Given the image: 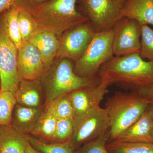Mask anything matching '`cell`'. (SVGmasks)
<instances>
[{"instance_id": "52a82bcc", "label": "cell", "mask_w": 153, "mask_h": 153, "mask_svg": "<svg viewBox=\"0 0 153 153\" xmlns=\"http://www.w3.org/2000/svg\"><path fill=\"white\" fill-rule=\"evenodd\" d=\"M109 119L105 108H93L76 116L71 141L77 149L109 130Z\"/></svg>"}, {"instance_id": "484cf974", "label": "cell", "mask_w": 153, "mask_h": 153, "mask_svg": "<svg viewBox=\"0 0 153 153\" xmlns=\"http://www.w3.org/2000/svg\"><path fill=\"white\" fill-rule=\"evenodd\" d=\"M140 55L143 58L153 61V30L147 25H141Z\"/></svg>"}, {"instance_id": "4fadbf2b", "label": "cell", "mask_w": 153, "mask_h": 153, "mask_svg": "<svg viewBox=\"0 0 153 153\" xmlns=\"http://www.w3.org/2000/svg\"><path fill=\"white\" fill-rule=\"evenodd\" d=\"M113 140L122 142L153 143V123L149 108L135 122Z\"/></svg>"}, {"instance_id": "e0dca14e", "label": "cell", "mask_w": 153, "mask_h": 153, "mask_svg": "<svg viewBox=\"0 0 153 153\" xmlns=\"http://www.w3.org/2000/svg\"><path fill=\"white\" fill-rule=\"evenodd\" d=\"M40 79L21 80L14 95L17 103L29 107L41 108L43 85Z\"/></svg>"}, {"instance_id": "5bb4252c", "label": "cell", "mask_w": 153, "mask_h": 153, "mask_svg": "<svg viewBox=\"0 0 153 153\" xmlns=\"http://www.w3.org/2000/svg\"><path fill=\"white\" fill-rule=\"evenodd\" d=\"M59 38L52 31L38 29L28 41L38 49L47 68L56 57L59 48Z\"/></svg>"}, {"instance_id": "30bf717a", "label": "cell", "mask_w": 153, "mask_h": 153, "mask_svg": "<svg viewBox=\"0 0 153 153\" xmlns=\"http://www.w3.org/2000/svg\"><path fill=\"white\" fill-rule=\"evenodd\" d=\"M113 28L114 31L113 50L116 56L139 53L141 29L139 23L135 20L123 18Z\"/></svg>"}, {"instance_id": "f1b7e54d", "label": "cell", "mask_w": 153, "mask_h": 153, "mask_svg": "<svg viewBox=\"0 0 153 153\" xmlns=\"http://www.w3.org/2000/svg\"><path fill=\"white\" fill-rule=\"evenodd\" d=\"M49 0H19L18 3L28 11L32 10Z\"/></svg>"}, {"instance_id": "f546056e", "label": "cell", "mask_w": 153, "mask_h": 153, "mask_svg": "<svg viewBox=\"0 0 153 153\" xmlns=\"http://www.w3.org/2000/svg\"><path fill=\"white\" fill-rule=\"evenodd\" d=\"M137 91L142 95L149 99L151 102H153V83L142 88Z\"/></svg>"}, {"instance_id": "2e32d148", "label": "cell", "mask_w": 153, "mask_h": 153, "mask_svg": "<svg viewBox=\"0 0 153 153\" xmlns=\"http://www.w3.org/2000/svg\"><path fill=\"white\" fill-rule=\"evenodd\" d=\"M122 18L135 20L140 25L153 26V0H125Z\"/></svg>"}, {"instance_id": "44dd1931", "label": "cell", "mask_w": 153, "mask_h": 153, "mask_svg": "<svg viewBox=\"0 0 153 153\" xmlns=\"http://www.w3.org/2000/svg\"><path fill=\"white\" fill-rule=\"evenodd\" d=\"M56 123L57 119L45 111L41 113L30 133L54 142Z\"/></svg>"}, {"instance_id": "836d02e7", "label": "cell", "mask_w": 153, "mask_h": 153, "mask_svg": "<svg viewBox=\"0 0 153 153\" xmlns=\"http://www.w3.org/2000/svg\"><path fill=\"white\" fill-rule=\"evenodd\" d=\"M149 111L150 113L153 123V102H151L150 104L149 105Z\"/></svg>"}, {"instance_id": "cb8c5ba5", "label": "cell", "mask_w": 153, "mask_h": 153, "mask_svg": "<svg viewBox=\"0 0 153 153\" xmlns=\"http://www.w3.org/2000/svg\"><path fill=\"white\" fill-rule=\"evenodd\" d=\"M16 101L13 94L0 91V124L11 125L12 116Z\"/></svg>"}, {"instance_id": "1f68e13d", "label": "cell", "mask_w": 153, "mask_h": 153, "mask_svg": "<svg viewBox=\"0 0 153 153\" xmlns=\"http://www.w3.org/2000/svg\"><path fill=\"white\" fill-rule=\"evenodd\" d=\"M42 153L40 151L35 149L33 146L30 144V143L28 144L25 149V153Z\"/></svg>"}, {"instance_id": "3957f363", "label": "cell", "mask_w": 153, "mask_h": 153, "mask_svg": "<svg viewBox=\"0 0 153 153\" xmlns=\"http://www.w3.org/2000/svg\"><path fill=\"white\" fill-rule=\"evenodd\" d=\"M76 0H49L28 11L38 29L49 30L60 37L66 31L88 19L76 8Z\"/></svg>"}, {"instance_id": "83f0119b", "label": "cell", "mask_w": 153, "mask_h": 153, "mask_svg": "<svg viewBox=\"0 0 153 153\" xmlns=\"http://www.w3.org/2000/svg\"><path fill=\"white\" fill-rule=\"evenodd\" d=\"M74 130V120L57 119L54 142H64L71 140Z\"/></svg>"}, {"instance_id": "d6986e66", "label": "cell", "mask_w": 153, "mask_h": 153, "mask_svg": "<svg viewBox=\"0 0 153 153\" xmlns=\"http://www.w3.org/2000/svg\"><path fill=\"white\" fill-rule=\"evenodd\" d=\"M45 111L56 119H68L74 120L76 114L68 94L59 97L47 105Z\"/></svg>"}, {"instance_id": "e575fe53", "label": "cell", "mask_w": 153, "mask_h": 153, "mask_svg": "<svg viewBox=\"0 0 153 153\" xmlns=\"http://www.w3.org/2000/svg\"><path fill=\"white\" fill-rule=\"evenodd\" d=\"M0 89H1V81H0Z\"/></svg>"}, {"instance_id": "ba28073f", "label": "cell", "mask_w": 153, "mask_h": 153, "mask_svg": "<svg viewBox=\"0 0 153 153\" xmlns=\"http://www.w3.org/2000/svg\"><path fill=\"white\" fill-rule=\"evenodd\" d=\"M95 34L89 22L67 30L59 38L56 58H67L77 62L84 55Z\"/></svg>"}, {"instance_id": "6da1fadb", "label": "cell", "mask_w": 153, "mask_h": 153, "mask_svg": "<svg viewBox=\"0 0 153 153\" xmlns=\"http://www.w3.org/2000/svg\"><path fill=\"white\" fill-rule=\"evenodd\" d=\"M100 83L115 84L131 91L153 83V61H145L139 53L113 57L99 69Z\"/></svg>"}, {"instance_id": "ffe728a7", "label": "cell", "mask_w": 153, "mask_h": 153, "mask_svg": "<svg viewBox=\"0 0 153 153\" xmlns=\"http://www.w3.org/2000/svg\"><path fill=\"white\" fill-rule=\"evenodd\" d=\"M106 148L110 153H153V143L122 142L108 140Z\"/></svg>"}, {"instance_id": "277c9868", "label": "cell", "mask_w": 153, "mask_h": 153, "mask_svg": "<svg viewBox=\"0 0 153 153\" xmlns=\"http://www.w3.org/2000/svg\"><path fill=\"white\" fill-rule=\"evenodd\" d=\"M41 79L45 91L46 105L73 91L95 86L100 83L97 76L87 77L77 75L74 72L72 61L67 58L54 60L46 69Z\"/></svg>"}, {"instance_id": "8fae6325", "label": "cell", "mask_w": 153, "mask_h": 153, "mask_svg": "<svg viewBox=\"0 0 153 153\" xmlns=\"http://www.w3.org/2000/svg\"><path fill=\"white\" fill-rule=\"evenodd\" d=\"M18 66L22 80L40 79L47 69L40 52L28 41L22 42L18 49Z\"/></svg>"}, {"instance_id": "5b68a950", "label": "cell", "mask_w": 153, "mask_h": 153, "mask_svg": "<svg viewBox=\"0 0 153 153\" xmlns=\"http://www.w3.org/2000/svg\"><path fill=\"white\" fill-rule=\"evenodd\" d=\"M113 28L95 33L84 55L75 62L74 71L82 77L95 76L102 65L114 57Z\"/></svg>"}, {"instance_id": "7c38bea8", "label": "cell", "mask_w": 153, "mask_h": 153, "mask_svg": "<svg viewBox=\"0 0 153 153\" xmlns=\"http://www.w3.org/2000/svg\"><path fill=\"white\" fill-rule=\"evenodd\" d=\"M108 87L100 83L95 86L82 88L68 93L76 117L93 108L99 106L108 92Z\"/></svg>"}, {"instance_id": "8992f818", "label": "cell", "mask_w": 153, "mask_h": 153, "mask_svg": "<svg viewBox=\"0 0 153 153\" xmlns=\"http://www.w3.org/2000/svg\"><path fill=\"white\" fill-rule=\"evenodd\" d=\"M18 49L8 33L4 12L0 15V91L14 95L22 79L18 66Z\"/></svg>"}, {"instance_id": "603a6c76", "label": "cell", "mask_w": 153, "mask_h": 153, "mask_svg": "<svg viewBox=\"0 0 153 153\" xmlns=\"http://www.w3.org/2000/svg\"><path fill=\"white\" fill-rule=\"evenodd\" d=\"M19 10L20 5L17 2L4 12L9 36L18 49L23 42L19 26Z\"/></svg>"}, {"instance_id": "7a4b0ae2", "label": "cell", "mask_w": 153, "mask_h": 153, "mask_svg": "<svg viewBox=\"0 0 153 153\" xmlns=\"http://www.w3.org/2000/svg\"><path fill=\"white\" fill-rule=\"evenodd\" d=\"M137 91H117L105 102L109 119V140H114L142 115L151 103Z\"/></svg>"}, {"instance_id": "9a60e30c", "label": "cell", "mask_w": 153, "mask_h": 153, "mask_svg": "<svg viewBox=\"0 0 153 153\" xmlns=\"http://www.w3.org/2000/svg\"><path fill=\"white\" fill-rule=\"evenodd\" d=\"M29 136L12 125L0 124V153H24Z\"/></svg>"}, {"instance_id": "7402d4cb", "label": "cell", "mask_w": 153, "mask_h": 153, "mask_svg": "<svg viewBox=\"0 0 153 153\" xmlns=\"http://www.w3.org/2000/svg\"><path fill=\"white\" fill-rule=\"evenodd\" d=\"M30 144L42 153H76L78 149L71 140L47 143L29 136Z\"/></svg>"}, {"instance_id": "d4e9b609", "label": "cell", "mask_w": 153, "mask_h": 153, "mask_svg": "<svg viewBox=\"0 0 153 153\" xmlns=\"http://www.w3.org/2000/svg\"><path fill=\"white\" fill-rule=\"evenodd\" d=\"M20 5L19 23L22 41H29L32 35L38 30L37 24L31 14Z\"/></svg>"}, {"instance_id": "4316f807", "label": "cell", "mask_w": 153, "mask_h": 153, "mask_svg": "<svg viewBox=\"0 0 153 153\" xmlns=\"http://www.w3.org/2000/svg\"><path fill=\"white\" fill-rule=\"evenodd\" d=\"M109 139L108 130L101 136L82 145L76 153H110L106 148Z\"/></svg>"}, {"instance_id": "ac0fdd59", "label": "cell", "mask_w": 153, "mask_h": 153, "mask_svg": "<svg viewBox=\"0 0 153 153\" xmlns=\"http://www.w3.org/2000/svg\"><path fill=\"white\" fill-rule=\"evenodd\" d=\"M41 113V108L29 107L17 103L13 111L11 125L23 133H30Z\"/></svg>"}, {"instance_id": "d6a6232c", "label": "cell", "mask_w": 153, "mask_h": 153, "mask_svg": "<svg viewBox=\"0 0 153 153\" xmlns=\"http://www.w3.org/2000/svg\"><path fill=\"white\" fill-rule=\"evenodd\" d=\"M113 1L120 8L123 7L125 2V0H113Z\"/></svg>"}, {"instance_id": "9c48e42d", "label": "cell", "mask_w": 153, "mask_h": 153, "mask_svg": "<svg viewBox=\"0 0 153 153\" xmlns=\"http://www.w3.org/2000/svg\"><path fill=\"white\" fill-rule=\"evenodd\" d=\"M82 10L95 33L112 29L122 17L121 9L113 0H81Z\"/></svg>"}, {"instance_id": "4dcf8cb0", "label": "cell", "mask_w": 153, "mask_h": 153, "mask_svg": "<svg viewBox=\"0 0 153 153\" xmlns=\"http://www.w3.org/2000/svg\"><path fill=\"white\" fill-rule=\"evenodd\" d=\"M19 0H0V15L11 8Z\"/></svg>"}]
</instances>
